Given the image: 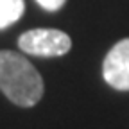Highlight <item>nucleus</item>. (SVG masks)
<instances>
[{
    "label": "nucleus",
    "instance_id": "nucleus-1",
    "mask_svg": "<svg viewBox=\"0 0 129 129\" xmlns=\"http://www.w3.org/2000/svg\"><path fill=\"white\" fill-rule=\"evenodd\" d=\"M0 91L20 106H36L45 91L43 79L29 59L13 50H0Z\"/></svg>",
    "mask_w": 129,
    "mask_h": 129
},
{
    "label": "nucleus",
    "instance_id": "nucleus-5",
    "mask_svg": "<svg viewBox=\"0 0 129 129\" xmlns=\"http://www.w3.org/2000/svg\"><path fill=\"white\" fill-rule=\"evenodd\" d=\"M36 2H38L43 9H47V11H57V9H61V7L64 6L67 0H36Z\"/></svg>",
    "mask_w": 129,
    "mask_h": 129
},
{
    "label": "nucleus",
    "instance_id": "nucleus-2",
    "mask_svg": "<svg viewBox=\"0 0 129 129\" xmlns=\"http://www.w3.org/2000/svg\"><path fill=\"white\" fill-rule=\"evenodd\" d=\"M18 47L30 56L59 57L70 52L72 40L59 29H30L18 38Z\"/></svg>",
    "mask_w": 129,
    "mask_h": 129
},
{
    "label": "nucleus",
    "instance_id": "nucleus-4",
    "mask_svg": "<svg viewBox=\"0 0 129 129\" xmlns=\"http://www.w3.org/2000/svg\"><path fill=\"white\" fill-rule=\"evenodd\" d=\"M25 13L23 0H0V30L16 23Z\"/></svg>",
    "mask_w": 129,
    "mask_h": 129
},
{
    "label": "nucleus",
    "instance_id": "nucleus-3",
    "mask_svg": "<svg viewBox=\"0 0 129 129\" xmlns=\"http://www.w3.org/2000/svg\"><path fill=\"white\" fill-rule=\"evenodd\" d=\"M104 81L115 90L129 91V38L111 47L102 63Z\"/></svg>",
    "mask_w": 129,
    "mask_h": 129
}]
</instances>
